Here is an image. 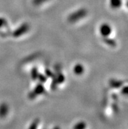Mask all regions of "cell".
<instances>
[{"mask_svg":"<svg viewBox=\"0 0 128 129\" xmlns=\"http://www.w3.org/2000/svg\"><path fill=\"white\" fill-rule=\"evenodd\" d=\"M88 15V11L84 8H81L76 10V11L73 12L69 15L67 20L71 23H74L77 22L80 19H82Z\"/></svg>","mask_w":128,"mask_h":129,"instance_id":"6da1fadb","label":"cell"},{"mask_svg":"<svg viewBox=\"0 0 128 129\" xmlns=\"http://www.w3.org/2000/svg\"><path fill=\"white\" fill-rule=\"evenodd\" d=\"M29 30V25L28 23H24L22 25L16 28L15 31H13V36L15 38H18L20 36H22L28 32Z\"/></svg>","mask_w":128,"mask_h":129,"instance_id":"7a4b0ae2","label":"cell"},{"mask_svg":"<svg viewBox=\"0 0 128 129\" xmlns=\"http://www.w3.org/2000/svg\"><path fill=\"white\" fill-rule=\"evenodd\" d=\"M45 91V88L43 85L41 83H39L35 87L34 89L32 91L29 92V94H28V98H30V99H33L39 95L43 94Z\"/></svg>","mask_w":128,"mask_h":129,"instance_id":"3957f363","label":"cell"},{"mask_svg":"<svg viewBox=\"0 0 128 129\" xmlns=\"http://www.w3.org/2000/svg\"><path fill=\"white\" fill-rule=\"evenodd\" d=\"M112 32V28L111 26L107 23H104L100 26L99 28V33L103 38L109 37Z\"/></svg>","mask_w":128,"mask_h":129,"instance_id":"277c9868","label":"cell"},{"mask_svg":"<svg viewBox=\"0 0 128 129\" xmlns=\"http://www.w3.org/2000/svg\"><path fill=\"white\" fill-rule=\"evenodd\" d=\"M64 81H65V76L62 73L58 74V75H57V77H56L55 79H54L53 81H52V88H56L58 84L62 83L63 82H64Z\"/></svg>","mask_w":128,"mask_h":129,"instance_id":"5b68a950","label":"cell"},{"mask_svg":"<svg viewBox=\"0 0 128 129\" xmlns=\"http://www.w3.org/2000/svg\"><path fill=\"white\" fill-rule=\"evenodd\" d=\"M9 112V106L6 103H2L0 105V117L4 118Z\"/></svg>","mask_w":128,"mask_h":129,"instance_id":"8992f818","label":"cell"},{"mask_svg":"<svg viewBox=\"0 0 128 129\" xmlns=\"http://www.w3.org/2000/svg\"><path fill=\"white\" fill-rule=\"evenodd\" d=\"M123 83L124 82L123 81L121 80H118V79H111L110 81H109V85L112 88H120L123 85Z\"/></svg>","mask_w":128,"mask_h":129,"instance_id":"52a82bcc","label":"cell"},{"mask_svg":"<svg viewBox=\"0 0 128 129\" xmlns=\"http://www.w3.org/2000/svg\"><path fill=\"white\" fill-rule=\"evenodd\" d=\"M73 72L76 75H80L84 72V68L82 64H77L73 68Z\"/></svg>","mask_w":128,"mask_h":129,"instance_id":"ba28073f","label":"cell"},{"mask_svg":"<svg viewBox=\"0 0 128 129\" xmlns=\"http://www.w3.org/2000/svg\"><path fill=\"white\" fill-rule=\"evenodd\" d=\"M122 4V0H110V6L113 9L120 8Z\"/></svg>","mask_w":128,"mask_h":129,"instance_id":"9c48e42d","label":"cell"},{"mask_svg":"<svg viewBox=\"0 0 128 129\" xmlns=\"http://www.w3.org/2000/svg\"><path fill=\"white\" fill-rule=\"evenodd\" d=\"M103 41L107 45L110 46V47H115L116 45V42L115 40L111 39V38H109L108 37L104 38Z\"/></svg>","mask_w":128,"mask_h":129,"instance_id":"30bf717a","label":"cell"},{"mask_svg":"<svg viewBox=\"0 0 128 129\" xmlns=\"http://www.w3.org/2000/svg\"><path fill=\"white\" fill-rule=\"evenodd\" d=\"M38 75H39V72H38L37 68H33L31 70V77L33 81H35L37 79Z\"/></svg>","mask_w":128,"mask_h":129,"instance_id":"8fae6325","label":"cell"},{"mask_svg":"<svg viewBox=\"0 0 128 129\" xmlns=\"http://www.w3.org/2000/svg\"><path fill=\"white\" fill-rule=\"evenodd\" d=\"M86 127V124L83 122L80 121L79 123H76L75 126H73V129H85Z\"/></svg>","mask_w":128,"mask_h":129,"instance_id":"7c38bea8","label":"cell"},{"mask_svg":"<svg viewBox=\"0 0 128 129\" xmlns=\"http://www.w3.org/2000/svg\"><path fill=\"white\" fill-rule=\"evenodd\" d=\"M39 122H40V121H39V119H35L34 121H33L32 123L30 124V126H29V128L28 129H37L38 125H39Z\"/></svg>","mask_w":128,"mask_h":129,"instance_id":"4fadbf2b","label":"cell"},{"mask_svg":"<svg viewBox=\"0 0 128 129\" xmlns=\"http://www.w3.org/2000/svg\"><path fill=\"white\" fill-rule=\"evenodd\" d=\"M47 77L45 75H42V74H39L37 79H39V80L40 81V82H41V83H45V82L47 81Z\"/></svg>","mask_w":128,"mask_h":129,"instance_id":"5bb4252c","label":"cell"},{"mask_svg":"<svg viewBox=\"0 0 128 129\" xmlns=\"http://www.w3.org/2000/svg\"><path fill=\"white\" fill-rule=\"evenodd\" d=\"M48 0H33V4L34 5H41V4H42L43 3H45V2H47Z\"/></svg>","mask_w":128,"mask_h":129,"instance_id":"9a60e30c","label":"cell"},{"mask_svg":"<svg viewBox=\"0 0 128 129\" xmlns=\"http://www.w3.org/2000/svg\"><path fill=\"white\" fill-rule=\"evenodd\" d=\"M7 22L6 19L2 18V17H0V28H3V26L7 25Z\"/></svg>","mask_w":128,"mask_h":129,"instance_id":"2e32d148","label":"cell"},{"mask_svg":"<svg viewBox=\"0 0 128 129\" xmlns=\"http://www.w3.org/2000/svg\"><path fill=\"white\" fill-rule=\"evenodd\" d=\"M45 74H46V75H47V76H48V77H51L53 76V73H52V72H51L50 70H46Z\"/></svg>","mask_w":128,"mask_h":129,"instance_id":"e0dca14e","label":"cell"},{"mask_svg":"<svg viewBox=\"0 0 128 129\" xmlns=\"http://www.w3.org/2000/svg\"><path fill=\"white\" fill-rule=\"evenodd\" d=\"M122 92H123V94H127V87H124V88H123V90H122Z\"/></svg>","mask_w":128,"mask_h":129,"instance_id":"ac0fdd59","label":"cell"}]
</instances>
